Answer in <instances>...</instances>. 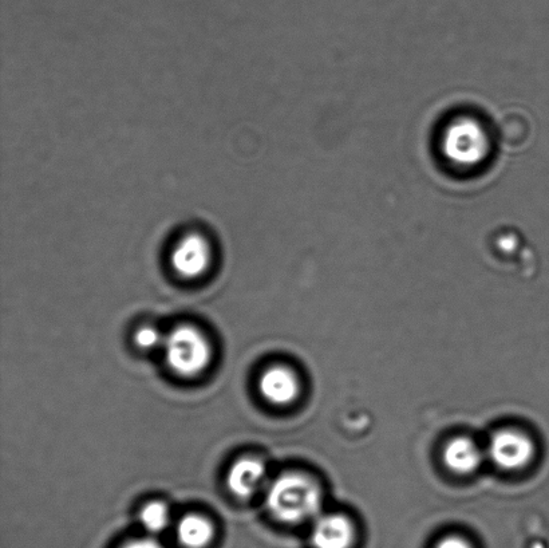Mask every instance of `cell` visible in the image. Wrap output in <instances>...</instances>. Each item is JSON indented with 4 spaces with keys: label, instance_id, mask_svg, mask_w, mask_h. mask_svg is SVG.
<instances>
[{
    "label": "cell",
    "instance_id": "9c48e42d",
    "mask_svg": "<svg viewBox=\"0 0 549 548\" xmlns=\"http://www.w3.org/2000/svg\"><path fill=\"white\" fill-rule=\"evenodd\" d=\"M444 461L450 471L461 473L475 472L483 461V453L472 440L466 437H457L446 444Z\"/></svg>",
    "mask_w": 549,
    "mask_h": 548
},
{
    "label": "cell",
    "instance_id": "277c9868",
    "mask_svg": "<svg viewBox=\"0 0 549 548\" xmlns=\"http://www.w3.org/2000/svg\"><path fill=\"white\" fill-rule=\"evenodd\" d=\"M535 455L532 441L523 433L501 431L489 441L488 456L497 467L513 471L525 467Z\"/></svg>",
    "mask_w": 549,
    "mask_h": 548
},
{
    "label": "cell",
    "instance_id": "30bf717a",
    "mask_svg": "<svg viewBox=\"0 0 549 548\" xmlns=\"http://www.w3.org/2000/svg\"><path fill=\"white\" fill-rule=\"evenodd\" d=\"M177 539L187 548H203L211 543L213 526L200 515H187L176 528Z\"/></svg>",
    "mask_w": 549,
    "mask_h": 548
},
{
    "label": "cell",
    "instance_id": "8992f818",
    "mask_svg": "<svg viewBox=\"0 0 549 548\" xmlns=\"http://www.w3.org/2000/svg\"><path fill=\"white\" fill-rule=\"evenodd\" d=\"M266 479V465L255 457H244L229 469L227 486L240 499L251 498L262 487Z\"/></svg>",
    "mask_w": 549,
    "mask_h": 548
},
{
    "label": "cell",
    "instance_id": "ba28073f",
    "mask_svg": "<svg viewBox=\"0 0 549 548\" xmlns=\"http://www.w3.org/2000/svg\"><path fill=\"white\" fill-rule=\"evenodd\" d=\"M259 390L271 404L288 405L298 397L299 381L291 370L275 366L262 374Z\"/></svg>",
    "mask_w": 549,
    "mask_h": 548
},
{
    "label": "cell",
    "instance_id": "8fae6325",
    "mask_svg": "<svg viewBox=\"0 0 549 548\" xmlns=\"http://www.w3.org/2000/svg\"><path fill=\"white\" fill-rule=\"evenodd\" d=\"M169 519L171 516H169L167 504L161 502L149 503L142 508L140 515L142 526L153 534L164 531L168 527Z\"/></svg>",
    "mask_w": 549,
    "mask_h": 548
},
{
    "label": "cell",
    "instance_id": "6da1fadb",
    "mask_svg": "<svg viewBox=\"0 0 549 548\" xmlns=\"http://www.w3.org/2000/svg\"><path fill=\"white\" fill-rule=\"evenodd\" d=\"M495 139L487 122L472 113L450 117L438 133V152L452 172L480 171L492 159Z\"/></svg>",
    "mask_w": 549,
    "mask_h": 548
},
{
    "label": "cell",
    "instance_id": "4fadbf2b",
    "mask_svg": "<svg viewBox=\"0 0 549 548\" xmlns=\"http://www.w3.org/2000/svg\"><path fill=\"white\" fill-rule=\"evenodd\" d=\"M436 548H472V546L460 536H448V538L442 539Z\"/></svg>",
    "mask_w": 549,
    "mask_h": 548
},
{
    "label": "cell",
    "instance_id": "7c38bea8",
    "mask_svg": "<svg viewBox=\"0 0 549 548\" xmlns=\"http://www.w3.org/2000/svg\"><path fill=\"white\" fill-rule=\"evenodd\" d=\"M134 341H136L138 348L142 350H153L164 344V338L161 337L159 331L150 326L138 330L134 335Z\"/></svg>",
    "mask_w": 549,
    "mask_h": 548
},
{
    "label": "cell",
    "instance_id": "7a4b0ae2",
    "mask_svg": "<svg viewBox=\"0 0 549 548\" xmlns=\"http://www.w3.org/2000/svg\"><path fill=\"white\" fill-rule=\"evenodd\" d=\"M321 506V488L300 473H284L268 490V511L283 523L298 524L317 519Z\"/></svg>",
    "mask_w": 549,
    "mask_h": 548
},
{
    "label": "cell",
    "instance_id": "52a82bcc",
    "mask_svg": "<svg viewBox=\"0 0 549 548\" xmlns=\"http://www.w3.org/2000/svg\"><path fill=\"white\" fill-rule=\"evenodd\" d=\"M211 252L200 236H188L181 240L172 256L173 268L184 278H197L207 270Z\"/></svg>",
    "mask_w": 549,
    "mask_h": 548
},
{
    "label": "cell",
    "instance_id": "5b68a950",
    "mask_svg": "<svg viewBox=\"0 0 549 548\" xmlns=\"http://www.w3.org/2000/svg\"><path fill=\"white\" fill-rule=\"evenodd\" d=\"M355 540V528L346 516L327 514L315 519L311 531V543L315 548H351Z\"/></svg>",
    "mask_w": 549,
    "mask_h": 548
},
{
    "label": "cell",
    "instance_id": "5bb4252c",
    "mask_svg": "<svg viewBox=\"0 0 549 548\" xmlns=\"http://www.w3.org/2000/svg\"><path fill=\"white\" fill-rule=\"evenodd\" d=\"M122 548H164V547L161 546L159 542H156V540H153V539H138V540H133V542L126 544V546Z\"/></svg>",
    "mask_w": 549,
    "mask_h": 548
},
{
    "label": "cell",
    "instance_id": "3957f363",
    "mask_svg": "<svg viewBox=\"0 0 549 548\" xmlns=\"http://www.w3.org/2000/svg\"><path fill=\"white\" fill-rule=\"evenodd\" d=\"M165 361L173 372L183 377L203 373L212 358L211 346L199 330L179 326L164 338Z\"/></svg>",
    "mask_w": 549,
    "mask_h": 548
}]
</instances>
